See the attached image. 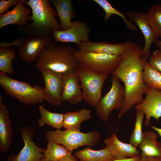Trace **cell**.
Segmentation results:
<instances>
[{"mask_svg": "<svg viewBox=\"0 0 161 161\" xmlns=\"http://www.w3.org/2000/svg\"><path fill=\"white\" fill-rule=\"evenodd\" d=\"M145 17L157 38L161 37V5L154 4L146 13Z\"/></svg>", "mask_w": 161, "mask_h": 161, "instance_id": "cell-25", "label": "cell"}, {"mask_svg": "<svg viewBox=\"0 0 161 161\" xmlns=\"http://www.w3.org/2000/svg\"><path fill=\"white\" fill-rule=\"evenodd\" d=\"M19 0H1L0 1V16L7 12L9 8L13 5H16Z\"/></svg>", "mask_w": 161, "mask_h": 161, "instance_id": "cell-32", "label": "cell"}, {"mask_svg": "<svg viewBox=\"0 0 161 161\" xmlns=\"http://www.w3.org/2000/svg\"><path fill=\"white\" fill-rule=\"evenodd\" d=\"M0 85L6 94L27 106L44 102L43 89L35 84L33 86L27 82L20 81L0 72Z\"/></svg>", "mask_w": 161, "mask_h": 161, "instance_id": "cell-4", "label": "cell"}, {"mask_svg": "<svg viewBox=\"0 0 161 161\" xmlns=\"http://www.w3.org/2000/svg\"><path fill=\"white\" fill-rule=\"evenodd\" d=\"M58 161H80L78 160L75 155L70 153L63 157Z\"/></svg>", "mask_w": 161, "mask_h": 161, "instance_id": "cell-34", "label": "cell"}, {"mask_svg": "<svg viewBox=\"0 0 161 161\" xmlns=\"http://www.w3.org/2000/svg\"><path fill=\"white\" fill-rule=\"evenodd\" d=\"M136 111L134 127L129 141L130 143L137 148L143 139V132L142 131V127L145 114L140 110L136 109Z\"/></svg>", "mask_w": 161, "mask_h": 161, "instance_id": "cell-30", "label": "cell"}, {"mask_svg": "<svg viewBox=\"0 0 161 161\" xmlns=\"http://www.w3.org/2000/svg\"><path fill=\"white\" fill-rule=\"evenodd\" d=\"M148 63L153 68L161 72V49L154 51L151 55Z\"/></svg>", "mask_w": 161, "mask_h": 161, "instance_id": "cell-31", "label": "cell"}, {"mask_svg": "<svg viewBox=\"0 0 161 161\" xmlns=\"http://www.w3.org/2000/svg\"><path fill=\"white\" fill-rule=\"evenodd\" d=\"M91 29L85 22L80 20L72 22L71 25L64 31L53 30L51 34L55 42L74 43L80 48L81 44L89 41Z\"/></svg>", "mask_w": 161, "mask_h": 161, "instance_id": "cell-10", "label": "cell"}, {"mask_svg": "<svg viewBox=\"0 0 161 161\" xmlns=\"http://www.w3.org/2000/svg\"><path fill=\"white\" fill-rule=\"evenodd\" d=\"M146 94L143 101L134 107L136 110H140L144 113L146 118L144 124L148 126L151 117L158 120L161 117V90L148 87Z\"/></svg>", "mask_w": 161, "mask_h": 161, "instance_id": "cell-13", "label": "cell"}, {"mask_svg": "<svg viewBox=\"0 0 161 161\" xmlns=\"http://www.w3.org/2000/svg\"><path fill=\"white\" fill-rule=\"evenodd\" d=\"M45 139L61 144L71 152L79 147L84 145L92 147L96 145L101 139L99 132L92 130L86 133L81 132L80 129H69L64 131L57 129L48 131L45 134Z\"/></svg>", "mask_w": 161, "mask_h": 161, "instance_id": "cell-5", "label": "cell"}, {"mask_svg": "<svg viewBox=\"0 0 161 161\" xmlns=\"http://www.w3.org/2000/svg\"><path fill=\"white\" fill-rule=\"evenodd\" d=\"M126 47V43L113 44L103 41L92 42L89 40L82 43L79 49L91 52L120 56L125 51Z\"/></svg>", "mask_w": 161, "mask_h": 161, "instance_id": "cell-19", "label": "cell"}, {"mask_svg": "<svg viewBox=\"0 0 161 161\" xmlns=\"http://www.w3.org/2000/svg\"><path fill=\"white\" fill-rule=\"evenodd\" d=\"M55 7L60 21V30H66L71 25V19L75 17L71 0H50Z\"/></svg>", "mask_w": 161, "mask_h": 161, "instance_id": "cell-20", "label": "cell"}, {"mask_svg": "<svg viewBox=\"0 0 161 161\" xmlns=\"http://www.w3.org/2000/svg\"><path fill=\"white\" fill-rule=\"evenodd\" d=\"M38 69L44 82L45 86L43 89L44 100L50 105L60 106L62 102L61 93L63 74L41 68Z\"/></svg>", "mask_w": 161, "mask_h": 161, "instance_id": "cell-11", "label": "cell"}, {"mask_svg": "<svg viewBox=\"0 0 161 161\" xmlns=\"http://www.w3.org/2000/svg\"><path fill=\"white\" fill-rule=\"evenodd\" d=\"M93 1L100 6L104 11L105 21H107L109 20L110 17L112 15H117L122 18L126 24V27L129 30L133 31L137 30V29L136 26L130 20H128L126 19V16L124 13H122L112 7L107 0H94Z\"/></svg>", "mask_w": 161, "mask_h": 161, "instance_id": "cell-28", "label": "cell"}, {"mask_svg": "<svg viewBox=\"0 0 161 161\" xmlns=\"http://www.w3.org/2000/svg\"><path fill=\"white\" fill-rule=\"evenodd\" d=\"M126 43V48L120 55V62L112 73L124 85L125 99L119 112V119L127 113L134 106L143 101V95L146 94L148 88L143 79V64L145 61L142 57L143 49L128 40Z\"/></svg>", "mask_w": 161, "mask_h": 161, "instance_id": "cell-1", "label": "cell"}, {"mask_svg": "<svg viewBox=\"0 0 161 161\" xmlns=\"http://www.w3.org/2000/svg\"><path fill=\"white\" fill-rule=\"evenodd\" d=\"M157 133L152 131L143 132L142 140L139 145L141 151V157H156L161 158V143L157 138L159 137Z\"/></svg>", "mask_w": 161, "mask_h": 161, "instance_id": "cell-21", "label": "cell"}, {"mask_svg": "<svg viewBox=\"0 0 161 161\" xmlns=\"http://www.w3.org/2000/svg\"><path fill=\"white\" fill-rule=\"evenodd\" d=\"M143 77L147 86L161 90V72L153 68L146 61L143 64Z\"/></svg>", "mask_w": 161, "mask_h": 161, "instance_id": "cell-26", "label": "cell"}, {"mask_svg": "<svg viewBox=\"0 0 161 161\" xmlns=\"http://www.w3.org/2000/svg\"><path fill=\"white\" fill-rule=\"evenodd\" d=\"M24 2L31 8L32 15L27 20L32 22L20 28L22 32L29 37L50 35L52 30H60V24L55 18L57 13L49 0H29Z\"/></svg>", "mask_w": 161, "mask_h": 161, "instance_id": "cell-3", "label": "cell"}, {"mask_svg": "<svg viewBox=\"0 0 161 161\" xmlns=\"http://www.w3.org/2000/svg\"><path fill=\"white\" fill-rule=\"evenodd\" d=\"M154 43L158 47L159 49H161V41L157 40Z\"/></svg>", "mask_w": 161, "mask_h": 161, "instance_id": "cell-38", "label": "cell"}, {"mask_svg": "<svg viewBox=\"0 0 161 161\" xmlns=\"http://www.w3.org/2000/svg\"><path fill=\"white\" fill-rule=\"evenodd\" d=\"M91 113L90 109L86 108L75 112H68L64 114L63 127L66 129H80L82 123L92 118Z\"/></svg>", "mask_w": 161, "mask_h": 161, "instance_id": "cell-23", "label": "cell"}, {"mask_svg": "<svg viewBox=\"0 0 161 161\" xmlns=\"http://www.w3.org/2000/svg\"><path fill=\"white\" fill-rule=\"evenodd\" d=\"M151 127L154 131H156L161 137V128L156 127L153 125H151Z\"/></svg>", "mask_w": 161, "mask_h": 161, "instance_id": "cell-37", "label": "cell"}, {"mask_svg": "<svg viewBox=\"0 0 161 161\" xmlns=\"http://www.w3.org/2000/svg\"><path fill=\"white\" fill-rule=\"evenodd\" d=\"M25 0H19L11 10L0 16V29L10 24H16L21 28L28 26V17L31 12L24 5Z\"/></svg>", "mask_w": 161, "mask_h": 161, "instance_id": "cell-16", "label": "cell"}, {"mask_svg": "<svg viewBox=\"0 0 161 161\" xmlns=\"http://www.w3.org/2000/svg\"><path fill=\"white\" fill-rule=\"evenodd\" d=\"M70 153L64 146L51 140L48 141L47 148L43 152L44 157L51 161H58Z\"/></svg>", "mask_w": 161, "mask_h": 161, "instance_id": "cell-27", "label": "cell"}, {"mask_svg": "<svg viewBox=\"0 0 161 161\" xmlns=\"http://www.w3.org/2000/svg\"><path fill=\"white\" fill-rule=\"evenodd\" d=\"M19 131L24 143V146L17 155L9 156L7 161H40L44 158V149L38 146L33 141L34 128L24 126Z\"/></svg>", "mask_w": 161, "mask_h": 161, "instance_id": "cell-9", "label": "cell"}, {"mask_svg": "<svg viewBox=\"0 0 161 161\" xmlns=\"http://www.w3.org/2000/svg\"><path fill=\"white\" fill-rule=\"evenodd\" d=\"M74 155L80 161H112L116 159L106 147L95 150L87 146L84 149L76 151Z\"/></svg>", "mask_w": 161, "mask_h": 161, "instance_id": "cell-22", "label": "cell"}, {"mask_svg": "<svg viewBox=\"0 0 161 161\" xmlns=\"http://www.w3.org/2000/svg\"><path fill=\"white\" fill-rule=\"evenodd\" d=\"M0 96V151L6 153L9 149L12 140V130L8 110L2 102Z\"/></svg>", "mask_w": 161, "mask_h": 161, "instance_id": "cell-18", "label": "cell"}, {"mask_svg": "<svg viewBox=\"0 0 161 161\" xmlns=\"http://www.w3.org/2000/svg\"><path fill=\"white\" fill-rule=\"evenodd\" d=\"M104 143L111 154L116 159H122L140 155L139 151L131 144L120 141L115 133L109 138L106 139Z\"/></svg>", "mask_w": 161, "mask_h": 161, "instance_id": "cell-17", "label": "cell"}, {"mask_svg": "<svg viewBox=\"0 0 161 161\" xmlns=\"http://www.w3.org/2000/svg\"><path fill=\"white\" fill-rule=\"evenodd\" d=\"M40 161H51L50 160H48L45 159L44 157Z\"/></svg>", "mask_w": 161, "mask_h": 161, "instance_id": "cell-39", "label": "cell"}, {"mask_svg": "<svg viewBox=\"0 0 161 161\" xmlns=\"http://www.w3.org/2000/svg\"><path fill=\"white\" fill-rule=\"evenodd\" d=\"M24 40V39L22 37L15 40L13 42L10 43L8 44L5 41H3L0 43V47H10L13 46L19 47Z\"/></svg>", "mask_w": 161, "mask_h": 161, "instance_id": "cell-33", "label": "cell"}, {"mask_svg": "<svg viewBox=\"0 0 161 161\" xmlns=\"http://www.w3.org/2000/svg\"><path fill=\"white\" fill-rule=\"evenodd\" d=\"M16 56L15 51L10 47H0V72L14 75L15 72L12 67V62Z\"/></svg>", "mask_w": 161, "mask_h": 161, "instance_id": "cell-29", "label": "cell"}, {"mask_svg": "<svg viewBox=\"0 0 161 161\" xmlns=\"http://www.w3.org/2000/svg\"><path fill=\"white\" fill-rule=\"evenodd\" d=\"M138 161H161V158L156 157H141Z\"/></svg>", "mask_w": 161, "mask_h": 161, "instance_id": "cell-35", "label": "cell"}, {"mask_svg": "<svg viewBox=\"0 0 161 161\" xmlns=\"http://www.w3.org/2000/svg\"><path fill=\"white\" fill-rule=\"evenodd\" d=\"M38 109L41 117L38 120V122L40 127L46 125L57 129H60L63 127L64 114L51 112L43 105L39 106Z\"/></svg>", "mask_w": 161, "mask_h": 161, "instance_id": "cell-24", "label": "cell"}, {"mask_svg": "<svg viewBox=\"0 0 161 161\" xmlns=\"http://www.w3.org/2000/svg\"><path fill=\"white\" fill-rule=\"evenodd\" d=\"M120 81L117 77L113 75L110 90L101 98L95 108L97 115L104 121L108 120L110 113L113 110H120L123 104L125 97V89Z\"/></svg>", "mask_w": 161, "mask_h": 161, "instance_id": "cell-8", "label": "cell"}, {"mask_svg": "<svg viewBox=\"0 0 161 161\" xmlns=\"http://www.w3.org/2000/svg\"><path fill=\"white\" fill-rule=\"evenodd\" d=\"M77 70L83 99L89 106L96 108L102 98V87L108 75L98 73L80 65Z\"/></svg>", "mask_w": 161, "mask_h": 161, "instance_id": "cell-6", "label": "cell"}, {"mask_svg": "<svg viewBox=\"0 0 161 161\" xmlns=\"http://www.w3.org/2000/svg\"><path fill=\"white\" fill-rule=\"evenodd\" d=\"M145 14L146 13L134 10L124 13L131 21L136 24L144 35L145 43L143 48L142 57L146 61L149 58L151 45L158 38L148 23L146 18Z\"/></svg>", "mask_w": 161, "mask_h": 161, "instance_id": "cell-14", "label": "cell"}, {"mask_svg": "<svg viewBox=\"0 0 161 161\" xmlns=\"http://www.w3.org/2000/svg\"><path fill=\"white\" fill-rule=\"evenodd\" d=\"M141 157L140 155L128 158L125 159L118 160L116 159L112 161H138Z\"/></svg>", "mask_w": 161, "mask_h": 161, "instance_id": "cell-36", "label": "cell"}, {"mask_svg": "<svg viewBox=\"0 0 161 161\" xmlns=\"http://www.w3.org/2000/svg\"><path fill=\"white\" fill-rule=\"evenodd\" d=\"M77 70L63 74L62 102L67 101L71 104L76 105L83 99L82 91Z\"/></svg>", "mask_w": 161, "mask_h": 161, "instance_id": "cell-15", "label": "cell"}, {"mask_svg": "<svg viewBox=\"0 0 161 161\" xmlns=\"http://www.w3.org/2000/svg\"><path fill=\"white\" fill-rule=\"evenodd\" d=\"M52 38L51 35L28 36L19 47V56L25 62L33 61L43 49L52 42Z\"/></svg>", "mask_w": 161, "mask_h": 161, "instance_id": "cell-12", "label": "cell"}, {"mask_svg": "<svg viewBox=\"0 0 161 161\" xmlns=\"http://www.w3.org/2000/svg\"><path fill=\"white\" fill-rule=\"evenodd\" d=\"M77 49L69 44L52 42L41 52L35 66L64 74L76 70L79 65L75 53Z\"/></svg>", "mask_w": 161, "mask_h": 161, "instance_id": "cell-2", "label": "cell"}, {"mask_svg": "<svg viewBox=\"0 0 161 161\" xmlns=\"http://www.w3.org/2000/svg\"><path fill=\"white\" fill-rule=\"evenodd\" d=\"M75 55L79 65L100 74L112 73L118 66L120 56L91 52L78 48Z\"/></svg>", "mask_w": 161, "mask_h": 161, "instance_id": "cell-7", "label": "cell"}]
</instances>
